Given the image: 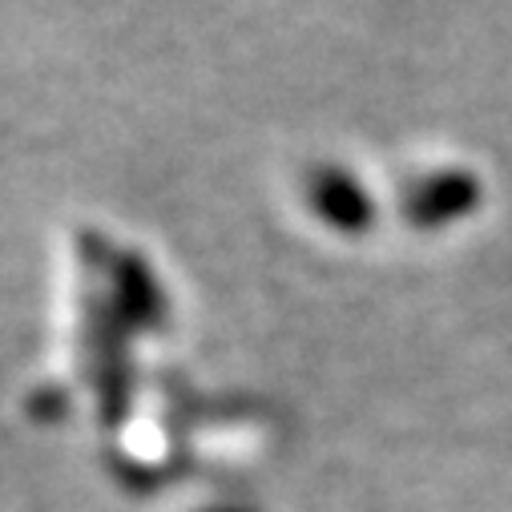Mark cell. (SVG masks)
<instances>
[{
    "instance_id": "obj_2",
    "label": "cell",
    "mask_w": 512,
    "mask_h": 512,
    "mask_svg": "<svg viewBox=\"0 0 512 512\" xmlns=\"http://www.w3.org/2000/svg\"><path fill=\"white\" fill-rule=\"evenodd\" d=\"M468 206H472V178L460 174H436L408 190L412 222H448Z\"/></svg>"
},
{
    "instance_id": "obj_1",
    "label": "cell",
    "mask_w": 512,
    "mask_h": 512,
    "mask_svg": "<svg viewBox=\"0 0 512 512\" xmlns=\"http://www.w3.org/2000/svg\"><path fill=\"white\" fill-rule=\"evenodd\" d=\"M307 202H311V210H315L319 222L339 226L347 234H359L371 222V214H375L371 194L351 174L331 170V166L327 170H315V178L307 182Z\"/></svg>"
}]
</instances>
